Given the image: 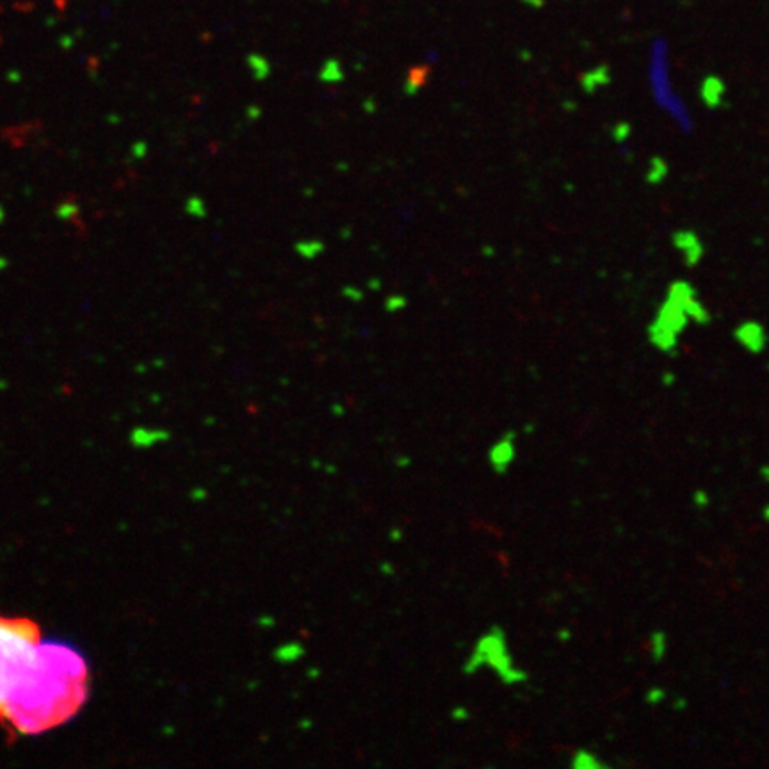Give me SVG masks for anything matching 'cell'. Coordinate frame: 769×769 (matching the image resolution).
Listing matches in <instances>:
<instances>
[{"mask_svg":"<svg viewBox=\"0 0 769 769\" xmlns=\"http://www.w3.org/2000/svg\"><path fill=\"white\" fill-rule=\"evenodd\" d=\"M89 668L82 654L63 641H41L11 693L4 718L24 736L68 723L88 700Z\"/></svg>","mask_w":769,"mask_h":769,"instance_id":"obj_1","label":"cell"},{"mask_svg":"<svg viewBox=\"0 0 769 769\" xmlns=\"http://www.w3.org/2000/svg\"><path fill=\"white\" fill-rule=\"evenodd\" d=\"M673 71L671 43L665 34H656L648 41L645 54L648 95L656 109L675 127L678 134L691 136L696 130V120L686 96L678 91Z\"/></svg>","mask_w":769,"mask_h":769,"instance_id":"obj_2","label":"cell"},{"mask_svg":"<svg viewBox=\"0 0 769 769\" xmlns=\"http://www.w3.org/2000/svg\"><path fill=\"white\" fill-rule=\"evenodd\" d=\"M41 643L39 625L30 618L0 616V718L11 693Z\"/></svg>","mask_w":769,"mask_h":769,"instance_id":"obj_3","label":"cell"},{"mask_svg":"<svg viewBox=\"0 0 769 769\" xmlns=\"http://www.w3.org/2000/svg\"><path fill=\"white\" fill-rule=\"evenodd\" d=\"M504 636L499 631V634L495 636H486L483 638L477 647V652L474 654L472 659L468 660L467 671H476V668L483 665H490L495 671L501 675V678H504L506 682H519L526 678V673L520 671L519 668H515L513 660H511L510 654H508L506 643H504Z\"/></svg>","mask_w":769,"mask_h":769,"instance_id":"obj_4","label":"cell"},{"mask_svg":"<svg viewBox=\"0 0 769 769\" xmlns=\"http://www.w3.org/2000/svg\"><path fill=\"white\" fill-rule=\"evenodd\" d=\"M490 460L494 463L497 472H504L508 467L511 465V461L515 460V442L513 436H506L501 442L495 443V447L490 452Z\"/></svg>","mask_w":769,"mask_h":769,"instance_id":"obj_5","label":"cell"},{"mask_svg":"<svg viewBox=\"0 0 769 769\" xmlns=\"http://www.w3.org/2000/svg\"><path fill=\"white\" fill-rule=\"evenodd\" d=\"M572 768L575 769H606L607 764L590 750H577L572 757Z\"/></svg>","mask_w":769,"mask_h":769,"instance_id":"obj_6","label":"cell"},{"mask_svg":"<svg viewBox=\"0 0 769 769\" xmlns=\"http://www.w3.org/2000/svg\"><path fill=\"white\" fill-rule=\"evenodd\" d=\"M648 650H650L652 659L656 663H659L666 656V652H668V636L663 631H654L650 634V638H648Z\"/></svg>","mask_w":769,"mask_h":769,"instance_id":"obj_7","label":"cell"},{"mask_svg":"<svg viewBox=\"0 0 769 769\" xmlns=\"http://www.w3.org/2000/svg\"><path fill=\"white\" fill-rule=\"evenodd\" d=\"M666 700V691L663 689V687H650V689L645 693V702L648 703V705H659V703H663Z\"/></svg>","mask_w":769,"mask_h":769,"instance_id":"obj_8","label":"cell"},{"mask_svg":"<svg viewBox=\"0 0 769 769\" xmlns=\"http://www.w3.org/2000/svg\"><path fill=\"white\" fill-rule=\"evenodd\" d=\"M427 71H429V68H426V66L414 68V70L410 71V80H408V86H410V88H414V86H418V80L424 79Z\"/></svg>","mask_w":769,"mask_h":769,"instance_id":"obj_9","label":"cell"},{"mask_svg":"<svg viewBox=\"0 0 769 769\" xmlns=\"http://www.w3.org/2000/svg\"><path fill=\"white\" fill-rule=\"evenodd\" d=\"M693 502L696 504L698 508H705L709 502H711V497L703 492V490H698V492H694L693 495Z\"/></svg>","mask_w":769,"mask_h":769,"instance_id":"obj_10","label":"cell"},{"mask_svg":"<svg viewBox=\"0 0 769 769\" xmlns=\"http://www.w3.org/2000/svg\"><path fill=\"white\" fill-rule=\"evenodd\" d=\"M761 476H762V479L766 481V483H769V467H762L761 468Z\"/></svg>","mask_w":769,"mask_h":769,"instance_id":"obj_11","label":"cell"},{"mask_svg":"<svg viewBox=\"0 0 769 769\" xmlns=\"http://www.w3.org/2000/svg\"><path fill=\"white\" fill-rule=\"evenodd\" d=\"M762 517H764L766 522H769V504H766L764 510H762Z\"/></svg>","mask_w":769,"mask_h":769,"instance_id":"obj_12","label":"cell"}]
</instances>
